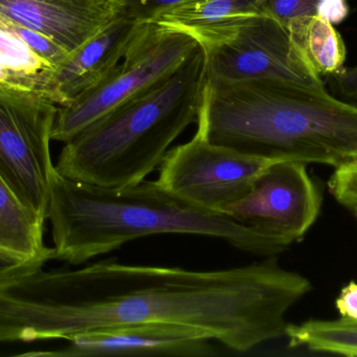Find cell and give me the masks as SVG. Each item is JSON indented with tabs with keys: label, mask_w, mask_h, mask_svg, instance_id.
Returning <instances> with one entry per match:
<instances>
[{
	"label": "cell",
	"mask_w": 357,
	"mask_h": 357,
	"mask_svg": "<svg viewBox=\"0 0 357 357\" xmlns=\"http://www.w3.org/2000/svg\"><path fill=\"white\" fill-rule=\"evenodd\" d=\"M287 29L298 54L318 77H333L345 68V42L331 21L319 15L299 17L287 23Z\"/></svg>",
	"instance_id": "obj_14"
},
{
	"label": "cell",
	"mask_w": 357,
	"mask_h": 357,
	"mask_svg": "<svg viewBox=\"0 0 357 357\" xmlns=\"http://www.w3.org/2000/svg\"><path fill=\"white\" fill-rule=\"evenodd\" d=\"M333 85L342 100L357 105V64L333 75Z\"/></svg>",
	"instance_id": "obj_20"
},
{
	"label": "cell",
	"mask_w": 357,
	"mask_h": 357,
	"mask_svg": "<svg viewBox=\"0 0 357 357\" xmlns=\"http://www.w3.org/2000/svg\"><path fill=\"white\" fill-rule=\"evenodd\" d=\"M348 6L345 0H320L317 6V15L331 21L341 22L348 15Z\"/></svg>",
	"instance_id": "obj_22"
},
{
	"label": "cell",
	"mask_w": 357,
	"mask_h": 357,
	"mask_svg": "<svg viewBox=\"0 0 357 357\" xmlns=\"http://www.w3.org/2000/svg\"><path fill=\"white\" fill-rule=\"evenodd\" d=\"M203 52L207 77L214 81L324 86L322 79L310 71L298 54L287 27L266 15L245 21L228 38Z\"/></svg>",
	"instance_id": "obj_9"
},
{
	"label": "cell",
	"mask_w": 357,
	"mask_h": 357,
	"mask_svg": "<svg viewBox=\"0 0 357 357\" xmlns=\"http://www.w3.org/2000/svg\"><path fill=\"white\" fill-rule=\"evenodd\" d=\"M123 13L121 0H0V21L26 27L75 54Z\"/></svg>",
	"instance_id": "obj_11"
},
{
	"label": "cell",
	"mask_w": 357,
	"mask_h": 357,
	"mask_svg": "<svg viewBox=\"0 0 357 357\" xmlns=\"http://www.w3.org/2000/svg\"><path fill=\"white\" fill-rule=\"evenodd\" d=\"M259 15L264 14L258 0H186L160 10L148 21L163 29L184 31L205 50Z\"/></svg>",
	"instance_id": "obj_13"
},
{
	"label": "cell",
	"mask_w": 357,
	"mask_h": 357,
	"mask_svg": "<svg viewBox=\"0 0 357 357\" xmlns=\"http://www.w3.org/2000/svg\"><path fill=\"white\" fill-rule=\"evenodd\" d=\"M320 0H258L260 12L272 17L287 27V23L299 17L317 15Z\"/></svg>",
	"instance_id": "obj_18"
},
{
	"label": "cell",
	"mask_w": 357,
	"mask_h": 357,
	"mask_svg": "<svg viewBox=\"0 0 357 357\" xmlns=\"http://www.w3.org/2000/svg\"><path fill=\"white\" fill-rule=\"evenodd\" d=\"M322 193L307 171V163L278 161L254 180L245 196L220 213L266 235L289 249L316 224Z\"/></svg>",
	"instance_id": "obj_8"
},
{
	"label": "cell",
	"mask_w": 357,
	"mask_h": 357,
	"mask_svg": "<svg viewBox=\"0 0 357 357\" xmlns=\"http://www.w3.org/2000/svg\"><path fill=\"white\" fill-rule=\"evenodd\" d=\"M47 219L52 224L54 259L71 265H81L126 243L160 234L215 238L264 257L285 251L271 237L220 212L184 201L157 180L106 188L69 180L56 170Z\"/></svg>",
	"instance_id": "obj_3"
},
{
	"label": "cell",
	"mask_w": 357,
	"mask_h": 357,
	"mask_svg": "<svg viewBox=\"0 0 357 357\" xmlns=\"http://www.w3.org/2000/svg\"><path fill=\"white\" fill-rule=\"evenodd\" d=\"M142 21L123 12L52 73V101L59 107L98 87L121 62Z\"/></svg>",
	"instance_id": "obj_12"
},
{
	"label": "cell",
	"mask_w": 357,
	"mask_h": 357,
	"mask_svg": "<svg viewBox=\"0 0 357 357\" xmlns=\"http://www.w3.org/2000/svg\"><path fill=\"white\" fill-rule=\"evenodd\" d=\"M275 161L278 159L213 144L197 131L189 142L167 151L157 182L184 201L220 212L245 196L254 180Z\"/></svg>",
	"instance_id": "obj_7"
},
{
	"label": "cell",
	"mask_w": 357,
	"mask_h": 357,
	"mask_svg": "<svg viewBox=\"0 0 357 357\" xmlns=\"http://www.w3.org/2000/svg\"><path fill=\"white\" fill-rule=\"evenodd\" d=\"M25 265H31V264L22 263V262L19 261V260L8 257V256L4 255V254L0 252V275L10 272V270H16V268H22V266Z\"/></svg>",
	"instance_id": "obj_23"
},
{
	"label": "cell",
	"mask_w": 357,
	"mask_h": 357,
	"mask_svg": "<svg viewBox=\"0 0 357 357\" xmlns=\"http://www.w3.org/2000/svg\"><path fill=\"white\" fill-rule=\"evenodd\" d=\"M312 291L277 256L190 270L102 260L77 270L0 275V343L63 339L138 324L192 327L236 352L285 337L287 312Z\"/></svg>",
	"instance_id": "obj_1"
},
{
	"label": "cell",
	"mask_w": 357,
	"mask_h": 357,
	"mask_svg": "<svg viewBox=\"0 0 357 357\" xmlns=\"http://www.w3.org/2000/svg\"><path fill=\"white\" fill-rule=\"evenodd\" d=\"M350 211H351L352 213H354V215L356 216V218L357 219V207H351V209H350Z\"/></svg>",
	"instance_id": "obj_24"
},
{
	"label": "cell",
	"mask_w": 357,
	"mask_h": 357,
	"mask_svg": "<svg viewBox=\"0 0 357 357\" xmlns=\"http://www.w3.org/2000/svg\"><path fill=\"white\" fill-rule=\"evenodd\" d=\"M58 109L38 92L0 87V176L44 224L56 171L50 140Z\"/></svg>",
	"instance_id": "obj_6"
},
{
	"label": "cell",
	"mask_w": 357,
	"mask_h": 357,
	"mask_svg": "<svg viewBox=\"0 0 357 357\" xmlns=\"http://www.w3.org/2000/svg\"><path fill=\"white\" fill-rule=\"evenodd\" d=\"M335 307L343 318L357 320V283L351 281L342 289L335 300Z\"/></svg>",
	"instance_id": "obj_21"
},
{
	"label": "cell",
	"mask_w": 357,
	"mask_h": 357,
	"mask_svg": "<svg viewBox=\"0 0 357 357\" xmlns=\"http://www.w3.org/2000/svg\"><path fill=\"white\" fill-rule=\"evenodd\" d=\"M285 337L291 348L310 351L357 357V320H310L301 324H287Z\"/></svg>",
	"instance_id": "obj_15"
},
{
	"label": "cell",
	"mask_w": 357,
	"mask_h": 357,
	"mask_svg": "<svg viewBox=\"0 0 357 357\" xmlns=\"http://www.w3.org/2000/svg\"><path fill=\"white\" fill-rule=\"evenodd\" d=\"M3 24L17 37L20 38L33 54H37L44 63L54 71L70 57L66 50H63L52 39L38 31H31L26 27H18V25L8 24V23H3Z\"/></svg>",
	"instance_id": "obj_16"
},
{
	"label": "cell",
	"mask_w": 357,
	"mask_h": 357,
	"mask_svg": "<svg viewBox=\"0 0 357 357\" xmlns=\"http://www.w3.org/2000/svg\"><path fill=\"white\" fill-rule=\"evenodd\" d=\"M206 79L205 54L199 46L167 79L65 143L56 172L106 188L144 182L161 165L176 138L197 123Z\"/></svg>",
	"instance_id": "obj_4"
},
{
	"label": "cell",
	"mask_w": 357,
	"mask_h": 357,
	"mask_svg": "<svg viewBox=\"0 0 357 357\" xmlns=\"http://www.w3.org/2000/svg\"><path fill=\"white\" fill-rule=\"evenodd\" d=\"M197 132L245 154L337 168L357 157V105L322 87L207 77Z\"/></svg>",
	"instance_id": "obj_2"
},
{
	"label": "cell",
	"mask_w": 357,
	"mask_h": 357,
	"mask_svg": "<svg viewBox=\"0 0 357 357\" xmlns=\"http://www.w3.org/2000/svg\"><path fill=\"white\" fill-rule=\"evenodd\" d=\"M123 12L135 17L138 20L148 21L154 15L186 0H121Z\"/></svg>",
	"instance_id": "obj_19"
},
{
	"label": "cell",
	"mask_w": 357,
	"mask_h": 357,
	"mask_svg": "<svg viewBox=\"0 0 357 357\" xmlns=\"http://www.w3.org/2000/svg\"><path fill=\"white\" fill-rule=\"evenodd\" d=\"M328 187L342 205L349 210L357 207V157L335 168Z\"/></svg>",
	"instance_id": "obj_17"
},
{
	"label": "cell",
	"mask_w": 357,
	"mask_h": 357,
	"mask_svg": "<svg viewBox=\"0 0 357 357\" xmlns=\"http://www.w3.org/2000/svg\"><path fill=\"white\" fill-rule=\"evenodd\" d=\"M199 48L192 36L142 21L121 62L98 87L59 107L52 140L66 143L88 126L178 71Z\"/></svg>",
	"instance_id": "obj_5"
},
{
	"label": "cell",
	"mask_w": 357,
	"mask_h": 357,
	"mask_svg": "<svg viewBox=\"0 0 357 357\" xmlns=\"http://www.w3.org/2000/svg\"><path fill=\"white\" fill-rule=\"evenodd\" d=\"M60 351L23 356L60 357L220 356L213 340L199 329L174 324H138L90 331L69 340Z\"/></svg>",
	"instance_id": "obj_10"
}]
</instances>
